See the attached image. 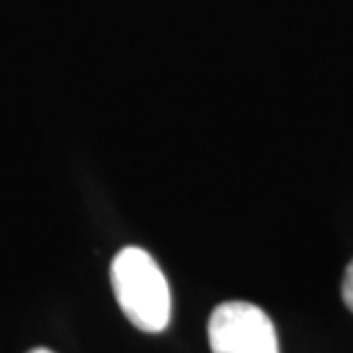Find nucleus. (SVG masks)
<instances>
[{
    "instance_id": "obj_1",
    "label": "nucleus",
    "mask_w": 353,
    "mask_h": 353,
    "mask_svg": "<svg viewBox=\"0 0 353 353\" xmlns=\"http://www.w3.org/2000/svg\"><path fill=\"white\" fill-rule=\"evenodd\" d=\"M110 282L124 316L145 333H161L170 323V287L150 252L129 245L110 264Z\"/></svg>"
},
{
    "instance_id": "obj_2",
    "label": "nucleus",
    "mask_w": 353,
    "mask_h": 353,
    "mask_svg": "<svg viewBox=\"0 0 353 353\" xmlns=\"http://www.w3.org/2000/svg\"><path fill=\"white\" fill-rule=\"evenodd\" d=\"M209 344L214 353H280L273 321L245 301L223 303L211 312Z\"/></svg>"
},
{
    "instance_id": "obj_3",
    "label": "nucleus",
    "mask_w": 353,
    "mask_h": 353,
    "mask_svg": "<svg viewBox=\"0 0 353 353\" xmlns=\"http://www.w3.org/2000/svg\"><path fill=\"white\" fill-rule=\"evenodd\" d=\"M342 299L347 303V307L353 312V259L347 266V273H344V280H342Z\"/></svg>"
},
{
    "instance_id": "obj_4",
    "label": "nucleus",
    "mask_w": 353,
    "mask_h": 353,
    "mask_svg": "<svg viewBox=\"0 0 353 353\" xmlns=\"http://www.w3.org/2000/svg\"><path fill=\"white\" fill-rule=\"evenodd\" d=\"M28 353H55V351H51V349H41V347H37V349H30Z\"/></svg>"
}]
</instances>
